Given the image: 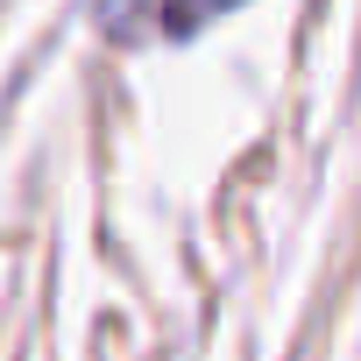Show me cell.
<instances>
[{
  "label": "cell",
  "instance_id": "obj_1",
  "mask_svg": "<svg viewBox=\"0 0 361 361\" xmlns=\"http://www.w3.org/2000/svg\"><path fill=\"white\" fill-rule=\"evenodd\" d=\"M234 0H163V29L170 36H185V29H199L206 15H227Z\"/></svg>",
  "mask_w": 361,
  "mask_h": 361
}]
</instances>
